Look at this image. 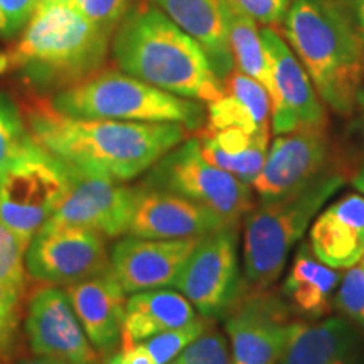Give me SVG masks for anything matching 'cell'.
Here are the masks:
<instances>
[{"label":"cell","mask_w":364,"mask_h":364,"mask_svg":"<svg viewBox=\"0 0 364 364\" xmlns=\"http://www.w3.org/2000/svg\"><path fill=\"white\" fill-rule=\"evenodd\" d=\"M22 115L41 147L66 166L125 182L147 172L184 142L188 129L171 122H125L65 115L41 95L22 102Z\"/></svg>","instance_id":"cell-1"},{"label":"cell","mask_w":364,"mask_h":364,"mask_svg":"<svg viewBox=\"0 0 364 364\" xmlns=\"http://www.w3.org/2000/svg\"><path fill=\"white\" fill-rule=\"evenodd\" d=\"M110 41L65 0L41 2L19 41L0 51V75L34 95L58 93L102 70Z\"/></svg>","instance_id":"cell-2"},{"label":"cell","mask_w":364,"mask_h":364,"mask_svg":"<svg viewBox=\"0 0 364 364\" xmlns=\"http://www.w3.org/2000/svg\"><path fill=\"white\" fill-rule=\"evenodd\" d=\"M113 58L127 75L198 102L225 95L203 48L154 4L132 6L113 36Z\"/></svg>","instance_id":"cell-3"},{"label":"cell","mask_w":364,"mask_h":364,"mask_svg":"<svg viewBox=\"0 0 364 364\" xmlns=\"http://www.w3.org/2000/svg\"><path fill=\"white\" fill-rule=\"evenodd\" d=\"M284 31L318 98L351 115L364 95V51L351 16L334 0H292Z\"/></svg>","instance_id":"cell-4"},{"label":"cell","mask_w":364,"mask_h":364,"mask_svg":"<svg viewBox=\"0 0 364 364\" xmlns=\"http://www.w3.org/2000/svg\"><path fill=\"white\" fill-rule=\"evenodd\" d=\"M58 112L76 118L125 122H171L191 132L201 130L208 112L201 102L182 98L127 75L100 70L49 100Z\"/></svg>","instance_id":"cell-5"},{"label":"cell","mask_w":364,"mask_h":364,"mask_svg":"<svg viewBox=\"0 0 364 364\" xmlns=\"http://www.w3.org/2000/svg\"><path fill=\"white\" fill-rule=\"evenodd\" d=\"M341 172L324 171L302 189L248 213L243 228L245 279L255 289H268L284 272L297 241L302 238L318 209L343 188Z\"/></svg>","instance_id":"cell-6"},{"label":"cell","mask_w":364,"mask_h":364,"mask_svg":"<svg viewBox=\"0 0 364 364\" xmlns=\"http://www.w3.org/2000/svg\"><path fill=\"white\" fill-rule=\"evenodd\" d=\"M140 184L203 204L228 225H236L253 208L250 186L206 161L198 136L181 142L159 159Z\"/></svg>","instance_id":"cell-7"},{"label":"cell","mask_w":364,"mask_h":364,"mask_svg":"<svg viewBox=\"0 0 364 364\" xmlns=\"http://www.w3.org/2000/svg\"><path fill=\"white\" fill-rule=\"evenodd\" d=\"M68 186L65 164L38 144L0 169V220L31 243L56 213Z\"/></svg>","instance_id":"cell-8"},{"label":"cell","mask_w":364,"mask_h":364,"mask_svg":"<svg viewBox=\"0 0 364 364\" xmlns=\"http://www.w3.org/2000/svg\"><path fill=\"white\" fill-rule=\"evenodd\" d=\"M174 287L203 317H225L243 294L236 225L203 236Z\"/></svg>","instance_id":"cell-9"},{"label":"cell","mask_w":364,"mask_h":364,"mask_svg":"<svg viewBox=\"0 0 364 364\" xmlns=\"http://www.w3.org/2000/svg\"><path fill=\"white\" fill-rule=\"evenodd\" d=\"M26 267L34 280L68 287L110 272V258L97 231L44 226L27 247Z\"/></svg>","instance_id":"cell-10"},{"label":"cell","mask_w":364,"mask_h":364,"mask_svg":"<svg viewBox=\"0 0 364 364\" xmlns=\"http://www.w3.org/2000/svg\"><path fill=\"white\" fill-rule=\"evenodd\" d=\"M66 169L70 186L46 226L86 228L97 231L103 238L127 235L134 189L112 177L91 174L70 166Z\"/></svg>","instance_id":"cell-11"},{"label":"cell","mask_w":364,"mask_h":364,"mask_svg":"<svg viewBox=\"0 0 364 364\" xmlns=\"http://www.w3.org/2000/svg\"><path fill=\"white\" fill-rule=\"evenodd\" d=\"M26 336L34 356L68 364L98 363L66 290L58 285L44 284L27 297Z\"/></svg>","instance_id":"cell-12"},{"label":"cell","mask_w":364,"mask_h":364,"mask_svg":"<svg viewBox=\"0 0 364 364\" xmlns=\"http://www.w3.org/2000/svg\"><path fill=\"white\" fill-rule=\"evenodd\" d=\"M329 136L326 125L277 135L267 152L263 169L253 181L255 193L262 201H273L302 189L326 171Z\"/></svg>","instance_id":"cell-13"},{"label":"cell","mask_w":364,"mask_h":364,"mask_svg":"<svg viewBox=\"0 0 364 364\" xmlns=\"http://www.w3.org/2000/svg\"><path fill=\"white\" fill-rule=\"evenodd\" d=\"M287 318L285 304L267 289L241 294L228 311L225 324L233 364H279L289 324Z\"/></svg>","instance_id":"cell-14"},{"label":"cell","mask_w":364,"mask_h":364,"mask_svg":"<svg viewBox=\"0 0 364 364\" xmlns=\"http://www.w3.org/2000/svg\"><path fill=\"white\" fill-rule=\"evenodd\" d=\"M260 34L277 88V100L272 103L273 134L282 135L304 127L326 125L322 100L289 43L273 27H263Z\"/></svg>","instance_id":"cell-15"},{"label":"cell","mask_w":364,"mask_h":364,"mask_svg":"<svg viewBox=\"0 0 364 364\" xmlns=\"http://www.w3.org/2000/svg\"><path fill=\"white\" fill-rule=\"evenodd\" d=\"M134 189L130 236L149 240H176L206 236L230 226L215 211L182 196L139 184Z\"/></svg>","instance_id":"cell-16"},{"label":"cell","mask_w":364,"mask_h":364,"mask_svg":"<svg viewBox=\"0 0 364 364\" xmlns=\"http://www.w3.org/2000/svg\"><path fill=\"white\" fill-rule=\"evenodd\" d=\"M201 238L149 240L129 236L112 250V273L125 294L174 287Z\"/></svg>","instance_id":"cell-17"},{"label":"cell","mask_w":364,"mask_h":364,"mask_svg":"<svg viewBox=\"0 0 364 364\" xmlns=\"http://www.w3.org/2000/svg\"><path fill=\"white\" fill-rule=\"evenodd\" d=\"M91 346L103 356H112L122 343L125 317V292L110 272L66 287Z\"/></svg>","instance_id":"cell-18"},{"label":"cell","mask_w":364,"mask_h":364,"mask_svg":"<svg viewBox=\"0 0 364 364\" xmlns=\"http://www.w3.org/2000/svg\"><path fill=\"white\" fill-rule=\"evenodd\" d=\"M312 253L332 268H349L364 255V196L346 194L317 216L309 233Z\"/></svg>","instance_id":"cell-19"},{"label":"cell","mask_w":364,"mask_h":364,"mask_svg":"<svg viewBox=\"0 0 364 364\" xmlns=\"http://www.w3.org/2000/svg\"><path fill=\"white\" fill-rule=\"evenodd\" d=\"M279 364H359L356 331L341 317L289 322Z\"/></svg>","instance_id":"cell-20"},{"label":"cell","mask_w":364,"mask_h":364,"mask_svg":"<svg viewBox=\"0 0 364 364\" xmlns=\"http://www.w3.org/2000/svg\"><path fill=\"white\" fill-rule=\"evenodd\" d=\"M152 4L201 46L218 78L225 81L233 73L235 59L223 16L225 0H152Z\"/></svg>","instance_id":"cell-21"},{"label":"cell","mask_w":364,"mask_h":364,"mask_svg":"<svg viewBox=\"0 0 364 364\" xmlns=\"http://www.w3.org/2000/svg\"><path fill=\"white\" fill-rule=\"evenodd\" d=\"M223 85L225 95L208 105L206 124L199 132L225 129H241L248 134L270 132V95L258 81L233 71Z\"/></svg>","instance_id":"cell-22"},{"label":"cell","mask_w":364,"mask_h":364,"mask_svg":"<svg viewBox=\"0 0 364 364\" xmlns=\"http://www.w3.org/2000/svg\"><path fill=\"white\" fill-rule=\"evenodd\" d=\"M194 318V306L181 292L164 289L135 292L125 304L120 346L144 343L164 331L189 324Z\"/></svg>","instance_id":"cell-23"},{"label":"cell","mask_w":364,"mask_h":364,"mask_svg":"<svg viewBox=\"0 0 364 364\" xmlns=\"http://www.w3.org/2000/svg\"><path fill=\"white\" fill-rule=\"evenodd\" d=\"M339 282L341 273L338 268L317 260L309 243H302L287 273L284 295L300 316L318 318L332 311Z\"/></svg>","instance_id":"cell-24"},{"label":"cell","mask_w":364,"mask_h":364,"mask_svg":"<svg viewBox=\"0 0 364 364\" xmlns=\"http://www.w3.org/2000/svg\"><path fill=\"white\" fill-rule=\"evenodd\" d=\"M199 144L206 161L252 186L265 164L270 132L248 134L241 129L199 132Z\"/></svg>","instance_id":"cell-25"},{"label":"cell","mask_w":364,"mask_h":364,"mask_svg":"<svg viewBox=\"0 0 364 364\" xmlns=\"http://www.w3.org/2000/svg\"><path fill=\"white\" fill-rule=\"evenodd\" d=\"M223 16H225L228 41H230L235 66L240 73L258 81L268 91L270 102L273 103L277 100L275 81H273L270 59L263 46L257 22L231 6L228 0L223 4Z\"/></svg>","instance_id":"cell-26"},{"label":"cell","mask_w":364,"mask_h":364,"mask_svg":"<svg viewBox=\"0 0 364 364\" xmlns=\"http://www.w3.org/2000/svg\"><path fill=\"white\" fill-rule=\"evenodd\" d=\"M38 147L22 110L0 91V169Z\"/></svg>","instance_id":"cell-27"},{"label":"cell","mask_w":364,"mask_h":364,"mask_svg":"<svg viewBox=\"0 0 364 364\" xmlns=\"http://www.w3.org/2000/svg\"><path fill=\"white\" fill-rule=\"evenodd\" d=\"M208 329V317H196L189 324L177 329L164 331L144 341L145 349L156 364H171L188 346Z\"/></svg>","instance_id":"cell-28"},{"label":"cell","mask_w":364,"mask_h":364,"mask_svg":"<svg viewBox=\"0 0 364 364\" xmlns=\"http://www.w3.org/2000/svg\"><path fill=\"white\" fill-rule=\"evenodd\" d=\"M26 243L11 226L0 220V282L26 292Z\"/></svg>","instance_id":"cell-29"},{"label":"cell","mask_w":364,"mask_h":364,"mask_svg":"<svg viewBox=\"0 0 364 364\" xmlns=\"http://www.w3.org/2000/svg\"><path fill=\"white\" fill-rule=\"evenodd\" d=\"M24 292L0 282V356L11 361L17 346Z\"/></svg>","instance_id":"cell-30"},{"label":"cell","mask_w":364,"mask_h":364,"mask_svg":"<svg viewBox=\"0 0 364 364\" xmlns=\"http://www.w3.org/2000/svg\"><path fill=\"white\" fill-rule=\"evenodd\" d=\"M171 364H233V359L225 336L208 327Z\"/></svg>","instance_id":"cell-31"},{"label":"cell","mask_w":364,"mask_h":364,"mask_svg":"<svg viewBox=\"0 0 364 364\" xmlns=\"http://www.w3.org/2000/svg\"><path fill=\"white\" fill-rule=\"evenodd\" d=\"M336 307L351 321L364 327V262L349 267L341 279L334 297Z\"/></svg>","instance_id":"cell-32"},{"label":"cell","mask_w":364,"mask_h":364,"mask_svg":"<svg viewBox=\"0 0 364 364\" xmlns=\"http://www.w3.org/2000/svg\"><path fill=\"white\" fill-rule=\"evenodd\" d=\"M65 2L112 36L115 34L125 14L134 6V0H65Z\"/></svg>","instance_id":"cell-33"},{"label":"cell","mask_w":364,"mask_h":364,"mask_svg":"<svg viewBox=\"0 0 364 364\" xmlns=\"http://www.w3.org/2000/svg\"><path fill=\"white\" fill-rule=\"evenodd\" d=\"M41 0H0V38H16L29 24Z\"/></svg>","instance_id":"cell-34"},{"label":"cell","mask_w":364,"mask_h":364,"mask_svg":"<svg viewBox=\"0 0 364 364\" xmlns=\"http://www.w3.org/2000/svg\"><path fill=\"white\" fill-rule=\"evenodd\" d=\"M240 12L265 27L284 24L292 0H228Z\"/></svg>","instance_id":"cell-35"},{"label":"cell","mask_w":364,"mask_h":364,"mask_svg":"<svg viewBox=\"0 0 364 364\" xmlns=\"http://www.w3.org/2000/svg\"><path fill=\"white\" fill-rule=\"evenodd\" d=\"M105 364H156L144 343L120 346V349L108 356Z\"/></svg>","instance_id":"cell-36"},{"label":"cell","mask_w":364,"mask_h":364,"mask_svg":"<svg viewBox=\"0 0 364 364\" xmlns=\"http://www.w3.org/2000/svg\"><path fill=\"white\" fill-rule=\"evenodd\" d=\"M353 24L364 51V0H353Z\"/></svg>","instance_id":"cell-37"},{"label":"cell","mask_w":364,"mask_h":364,"mask_svg":"<svg viewBox=\"0 0 364 364\" xmlns=\"http://www.w3.org/2000/svg\"><path fill=\"white\" fill-rule=\"evenodd\" d=\"M353 186L359 191V193L364 194V166L356 172V176L353 177Z\"/></svg>","instance_id":"cell-38"},{"label":"cell","mask_w":364,"mask_h":364,"mask_svg":"<svg viewBox=\"0 0 364 364\" xmlns=\"http://www.w3.org/2000/svg\"><path fill=\"white\" fill-rule=\"evenodd\" d=\"M16 364H58V361H53V359H48V358H27V359H22V361L16 363Z\"/></svg>","instance_id":"cell-39"},{"label":"cell","mask_w":364,"mask_h":364,"mask_svg":"<svg viewBox=\"0 0 364 364\" xmlns=\"http://www.w3.org/2000/svg\"><path fill=\"white\" fill-rule=\"evenodd\" d=\"M359 125H361V130H363V136H364V115L361 118V122H359Z\"/></svg>","instance_id":"cell-40"},{"label":"cell","mask_w":364,"mask_h":364,"mask_svg":"<svg viewBox=\"0 0 364 364\" xmlns=\"http://www.w3.org/2000/svg\"><path fill=\"white\" fill-rule=\"evenodd\" d=\"M9 363H11V361H7L6 358H2V356H0V364H9Z\"/></svg>","instance_id":"cell-41"},{"label":"cell","mask_w":364,"mask_h":364,"mask_svg":"<svg viewBox=\"0 0 364 364\" xmlns=\"http://www.w3.org/2000/svg\"><path fill=\"white\" fill-rule=\"evenodd\" d=\"M41 2H49V0H41ZM41 2H39V4H41Z\"/></svg>","instance_id":"cell-42"},{"label":"cell","mask_w":364,"mask_h":364,"mask_svg":"<svg viewBox=\"0 0 364 364\" xmlns=\"http://www.w3.org/2000/svg\"><path fill=\"white\" fill-rule=\"evenodd\" d=\"M58 364H68V363H58Z\"/></svg>","instance_id":"cell-43"},{"label":"cell","mask_w":364,"mask_h":364,"mask_svg":"<svg viewBox=\"0 0 364 364\" xmlns=\"http://www.w3.org/2000/svg\"><path fill=\"white\" fill-rule=\"evenodd\" d=\"M361 260H363V262H364V255H363V258H361Z\"/></svg>","instance_id":"cell-44"},{"label":"cell","mask_w":364,"mask_h":364,"mask_svg":"<svg viewBox=\"0 0 364 364\" xmlns=\"http://www.w3.org/2000/svg\"><path fill=\"white\" fill-rule=\"evenodd\" d=\"M97 364H100V363H97Z\"/></svg>","instance_id":"cell-45"}]
</instances>
